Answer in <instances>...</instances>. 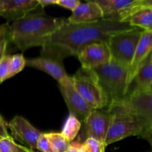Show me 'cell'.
<instances>
[{
	"label": "cell",
	"instance_id": "25",
	"mask_svg": "<svg viewBox=\"0 0 152 152\" xmlns=\"http://www.w3.org/2000/svg\"><path fill=\"white\" fill-rule=\"evenodd\" d=\"M80 3V0H59L57 4L73 11Z\"/></svg>",
	"mask_w": 152,
	"mask_h": 152
},
{
	"label": "cell",
	"instance_id": "19",
	"mask_svg": "<svg viewBox=\"0 0 152 152\" xmlns=\"http://www.w3.org/2000/svg\"><path fill=\"white\" fill-rule=\"evenodd\" d=\"M47 136L55 152H68L70 142L60 133H48Z\"/></svg>",
	"mask_w": 152,
	"mask_h": 152
},
{
	"label": "cell",
	"instance_id": "1",
	"mask_svg": "<svg viewBox=\"0 0 152 152\" xmlns=\"http://www.w3.org/2000/svg\"><path fill=\"white\" fill-rule=\"evenodd\" d=\"M126 22L102 19L91 23H71L66 22L50 37L42 47L41 56L62 61L71 56H77L79 50L93 42H107L114 34L133 29Z\"/></svg>",
	"mask_w": 152,
	"mask_h": 152
},
{
	"label": "cell",
	"instance_id": "17",
	"mask_svg": "<svg viewBox=\"0 0 152 152\" xmlns=\"http://www.w3.org/2000/svg\"><path fill=\"white\" fill-rule=\"evenodd\" d=\"M126 23L143 31H152V7L138 10L128 19Z\"/></svg>",
	"mask_w": 152,
	"mask_h": 152
},
{
	"label": "cell",
	"instance_id": "22",
	"mask_svg": "<svg viewBox=\"0 0 152 152\" xmlns=\"http://www.w3.org/2000/svg\"><path fill=\"white\" fill-rule=\"evenodd\" d=\"M10 57V55L5 54L0 59V84L8 79Z\"/></svg>",
	"mask_w": 152,
	"mask_h": 152
},
{
	"label": "cell",
	"instance_id": "13",
	"mask_svg": "<svg viewBox=\"0 0 152 152\" xmlns=\"http://www.w3.org/2000/svg\"><path fill=\"white\" fill-rule=\"evenodd\" d=\"M26 65L47 73L58 82V84L67 85L71 77L67 74L62 61L48 56H39L26 59Z\"/></svg>",
	"mask_w": 152,
	"mask_h": 152
},
{
	"label": "cell",
	"instance_id": "6",
	"mask_svg": "<svg viewBox=\"0 0 152 152\" xmlns=\"http://www.w3.org/2000/svg\"><path fill=\"white\" fill-rule=\"evenodd\" d=\"M142 31L134 28L111 36L107 41L111 60L129 69Z\"/></svg>",
	"mask_w": 152,
	"mask_h": 152
},
{
	"label": "cell",
	"instance_id": "3",
	"mask_svg": "<svg viewBox=\"0 0 152 152\" xmlns=\"http://www.w3.org/2000/svg\"><path fill=\"white\" fill-rule=\"evenodd\" d=\"M107 109L111 120L105 140V146L132 136L147 139L143 123L120 99L111 102Z\"/></svg>",
	"mask_w": 152,
	"mask_h": 152
},
{
	"label": "cell",
	"instance_id": "28",
	"mask_svg": "<svg viewBox=\"0 0 152 152\" xmlns=\"http://www.w3.org/2000/svg\"><path fill=\"white\" fill-rule=\"evenodd\" d=\"M9 43V39L8 37L6 39H4L1 43H0V59H1L4 55L6 54V50H7V45Z\"/></svg>",
	"mask_w": 152,
	"mask_h": 152
},
{
	"label": "cell",
	"instance_id": "30",
	"mask_svg": "<svg viewBox=\"0 0 152 152\" xmlns=\"http://www.w3.org/2000/svg\"><path fill=\"white\" fill-rule=\"evenodd\" d=\"M86 1H88V2H94L97 4L99 7H101V9L103 7H105L106 4H108L110 1H111L112 0H86Z\"/></svg>",
	"mask_w": 152,
	"mask_h": 152
},
{
	"label": "cell",
	"instance_id": "18",
	"mask_svg": "<svg viewBox=\"0 0 152 152\" xmlns=\"http://www.w3.org/2000/svg\"><path fill=\"white\" fill-rule=\"evenodd\" d=\"M82 128V123L73 114H70L65 121L61 134L68 141L72 142L76 139Z\"/></svg>",
	"mask_w": 152,
	"mask_h": 152
},
{
	"label": "cell",
	"instance_id": "32",
	"mask_svg": "<svg viewBox=\"0 0 152 152\" xmlns=\"http://www.w3.org/2000/svg\"><path fill=\"white\" fill-rule=\"evenodd\" d=\"M148 152H151V151H148Z\"/></svg>",
	"mask_w": 152,
	"mask_h": 152
},
{
	"label": "cell",
	"instance_id": "5",
	"mask_svg": "<svg viewBox=\"0 0 152 152\" xmlns=\"http://www.w3.org/2000/svg\"><path fill=\"white\" fill-rule=\"evenodd\" d=\"M71 80L76 91L93 109L108 108V99L93 69L81 67Z\"/></svg>",
	"mask_w": 152,
	"mask_h": 152
},
{
	"label": "cell",
	"instance_id": "14",
	"mask_svg": "<svg viewBox=\"0 0 152 152\" xmlns=\"http://www.w3.org/2000/svg\"><path fill=\"white\" fill-rule=\"evenodd\" d=\"M152 53V31H143L131 65L128 69V86L132 84L135 74Z\"/></svg>",
	"mask_w": 152,
	"mask_h": 152
},
{
	"label": "cell",
	"instance_id": "11",
	"mask_svg": "<svg viewBox=\"0 0 152 152\" xmlns=\"http://www.w3.org/2000/svg\"><path fill=\"white\" fill-rule=\"evenodd\" d=\"M13 139L21 142L28 148L37 149V144L42 132L32 126L29 122L20 116H16L7 123Z\"/></svg>",
	"mask_w": 152,
	"mask_h": 152
},
{
	"label": "cell",
	"instance_id": "2",
	"mask_svg": "<svg viewBox=\"0 0 152 152\" xmlns=\"http://www.w3.org/2000/svg\"><path fill=\"white\" fill-rule=\"evenodd\" d=\"M66 20L48 16L44 12L31 13L9 25V42L22 52L33 47H43Z\"/></svg>",
	"mask_w": 152,
	"mask_h": 152
},
{
	"label": "cell",
	"instance_id": "26",
	"mask_svg": "<svg viewBox=\"0 0 152 152\" xmlns=\"http://www.w3.org/2000/svg\"><path fill=\"white\" fill-rule=\"evenodd\" d=\"M7 123H6L2 117L0 115V140L10 137L7 132Z\"/></svg>",
	"mask_w": 152,
	"mask_h": 152
},
{
	"label": "cell",
	"instance_id": "23",
	"mask_svg": "<svg viewBox=\"0 0 152 152\" xmlns=\"http://www.w3.org/2000/svg\"><path fill=\"white\" fill-rule=\"evenodd\" d=\"M37 149L41 152H55L47 136V134H42L37 144Z\"/></svg>",
	"mask_w": 152,
	"mask_h": 152
},
{
	"label": "cell",
	"instance_id": "7",
	"mask_svg": "<svg viewBox=\"0 0 152 152\" xmlns=\"http://www.w3.org/2000/svg\"><path fill=\"white\" fill-rule=\"evenodd\" d=\"M120 100L143 123L146 133V140L151 145L152 91L132 89Z\"/></svg>",
	"mask_w": 152,
	"mask_h": 152
},
{
	"label": "cell",
	"instance_id": "10",
	"mask_svg": "<svg viewBox=\"0 0 152 152\" xmlns=\"http://www.w3.org/2000/svg\"><path fill=\"white\" fill-rule=\"evenodd\" d=\"M44 12L37 0H0V16L16 21L28 15Z\"/></svg>",
	"mask_w": 152,
	"mask_h": 152
},
{
	"label": "cell",
	"instance_id": "31",
	"mask_svg": "<svg viewBox=\"0 0 152 152\" xmlns=\"http://www.w3.org/2000/svg\"><path fill=\"white\" fill-rule=\"evenodd\" d=\"M16 152H36V151H34V150L31 149V148H28V147L26 146H23V145L16 144Z\"/></svg>",
	"mask_w": 152,
	"mask_h": 152
},
{
	"label": "cell",
	"instance_id": "20",
	"mask_svg": "<svg viewBox=\"0 0 152 152\" xmlns=\"http://www.w3.org/2000/svg\"><path fill=\"white\" fill-rule=\"evenodd\" d=\"M26 65V59L24 57L22 53H17L11 56L9 66L8 79L14 77L22 71Z\"/></svg>",
	"mask_w": 152,
	"mask_h": 152
},
{
	"label": "cell",
	"instance_id": "15",
	"mask_svg": "<svg viewBox=\"0 0 152 152\" xmlns=\"http://www.w3.org/2000/svg\"><path fill=\"white\" fill-rule=\"evenodd\" d=\"M103 19V12L97 4L94 2H80L68 18L71 23H91Z\"/></svg>",
	"mask_w": 152,
	"mask_h": 152
},
{
	"label": "cell",
	"instance_id": "24",
	"mask_svg": "<svg viewBox=\"0 0 152 152\" xmlns=\"http://www.w3.org/2000/svg\"><path fill=\"white\" fill-rule=\"evenodd\" d=\"M0 152H16V143L12 137L0 140Z\"/></svg>",
	"mask_w": 152,
	"mask_h": 152
},
{
	"label": "cell",
	"instance_id": "8",
	"mask_svg": "<svg viewBox=\"0 0 152 152\" xmlns=\"http://www.w3.org/2000/svg\"><path fill=\"white\" fill-rule=\"evenodd\" d=\"M110 120L109 111L107 108L93 109L82 123L83 130L77 140L83 142L88 138H94L105 144Z\"/></svg>",
	"mask_w": 152,
	"mask_h": 152
},
{
	"label": "cell",
	"instance_id": "29",
	"mask_svg": "<svg viewBox=\"0 0 152 152\" xmlns=\"http://www.w3.org/2000/svg\"><path fill=\"white\" fill-rule=\"evenodd\" d=\"M37 1L39 4V5L43 8L45 6L50 5V4H57L59 0H37Z\"/></svg>",
	"mask_w": 152,
	"mask_h": 152
},
{
	"label": "cell",
	"instance_id": "9",
	"mask_svg": "<svg viewBox=\"0 0 152 152\" xmlns=\"http://www.w3.org/2000/svg\"><path fill=\"white\" fill-rule=\"evenodd\" d=\"M82 67L94 69L111 61V53L107 42H98L82 48L77 55Z\"/></svg>",
	"mask_w": 152,
	"mask_h": 152
},
{
	"label": "cell",
	"instance_id": "16",
	"mask_svg": "<svg viewBox=\"0 0 152 152\" xmlns=\"http://www.w3.org/2000/svg\"><path fill=\"white\" fill-rule=\"evenodd\" d=\"M135 83L133 89L152 91V53L136 73L132 83Z\"/></svg>",
	"mask_w": 152,
	"mask_h": 152
},
{
	"label": "cell",
	"instance_id": "27",
	"mask_svg": "<svg viewBox=\"0 0 152 152\" xmlns=\"http://www.w3.org/2000/svg\"><path fill=\"white\" fill-rule=\"evenodd\" d=\"M9 25L8 23L0 25V43L8 37Z\"/></svg>",
	"mask_w": 152,
	"mask_h": 152
},
{
	"label": "cell",
	"instance_id": "4",
	"mask_svg": "<svg viewBox=\"0 0 152 152\" xmlns=\"http://www.w3.org/2000/svg\"><path fill=\"white\" fill-rule=\"evenodd\" d=\"M93 70L108 99V105L127 94L129 91L127 68L111 60L107 64Z\"/></svg>",
	"mask_w": 152,
	"mask_h": 152
},
{
	"label": "cell",
	"instance_id": "12",
	"mask_svg": "<svg viewBox=\"0 0 152 152\" xmlns=\"http://www.w3.org/2000/svg\"><path fill=\"white\" fill-rule=\"evenodd\" d=\"M58 87L68 106L70 114L75 116L81 123H83L93 108L76 91L72 80L67 85L58 84Z\"/></svg>",
	"mask_w": 152,
	"mask_h": 152
},
{
	"label": "cell",
	"instance_id": "21",
	"mask_svg": "<svg viewBox=\"0 0 152 152\" xmlns=\"http://www.w3.org/2000/svg\"><path fill=\"white\" fill-rule=\"evenodd\" d=\"M86 152H105V145L102 142L94 139L88 138L83 142Z\"/></svg>",
	"mask_w": 152,
	"mask_h": 152
}]
</instances>
